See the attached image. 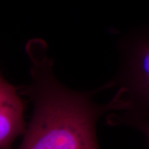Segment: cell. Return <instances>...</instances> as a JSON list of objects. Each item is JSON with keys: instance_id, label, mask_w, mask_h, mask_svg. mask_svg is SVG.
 I'll list each match as a JSON object with an SVG mask.
<instances>
[{"instance_id": "3957f363", "label": "cell", "mask_w": 149, "mask_h": 149, "mask_svg": "<svg viewBox=\"0 0 149 149\" xmlns=\"http://www.w3.org/2000/svg\"><path fill=\"white\" fill-rule=\"evenodd\" d=\"M25 106L19 88L5 79L0 72V149H13L15 141L27 129Z\"/></svg>"}, {"instance_id": "277c9868", "label": "cell", "mask_w": 149, "mask_h": 149, "mask_svg": "<svg viewBox=\"0 0 149 149\" xmlns=\"http://www.w3.org/2000/svg\"><path fill=\"white\" fill-rule=\"evenodd\" d=\"M107 122L111 126L126 125L137 129L144 135L146 148L149 149V117L126 115L113 112L108 115Z\"/></svg>"}, {"instance_id": "7a4b0ae2", "label": "cell", "mask_w": 149, "mask_h": 149, "mask_svg": "<svg viewBox=\"0 0 149 149\" xmlns=\"http://www.w3.org/2000/svg\"><path fill=\"white\" fill-rule=\"evenodd\" d=\"M120 49V70L108 82L110 88L118 87L116 94L126 104L119 113L149 117V23L128 33Z\"/></svg>"}, {"instance_id": "6da1fadb", "label": "cell", "mask_w": 149, "mask_h": 149, "mask_svg": "<svg viewBox=\"0 0 149 149\" xmlns=\"http://www.w3.org/2000/svg\"><path fill=\"white\" fill-rule=\"evenodd\" d=\"M26 51L31 62V81L19 91L33 102V112L18 149H100L99 119L107 113L123 111V102L115 95L107 104L95 102L93 97L107 88L105 85L81 92L59 82L44 41L31 40Z\"/></svg>"}]
</instances>
